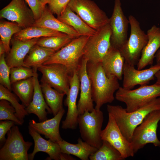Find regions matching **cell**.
<instances>
[{
  "label": "cell",
  "mask_w": 160,
  "mask_h": 160,
  "mask_svg": "<svg viewBox=\"0 0 160 160\" xmlns=\"http://www.w3.org/2000/svg\"><path fill=\"white\" fill-rule=\"evenodd\" d=\"M87 71L91 84L92 99L95 104V108L100 109L104 104L111 103L114 100V93L120 87L119 79L115 77L107 76L101 62H88Z\"/></svg>",
  "instance_id": "1"
},
{
  "label": "cell",
  "mask_w": 160,
  "mask_h": 160,
  "mask_svg": "<svg viewBox=\"0 0 160 160\" xmlns=\"http://www.w3.org/2000/svg\"><path fill=\"white\" fill-rule=\"evenodd\" d=\"M107 109L113 116L123 135L131 142L134 130L145 117L153 111L160 110V97L132 112H128L119 105H108Z\"/></svg>",
  "instance_id": "2"
},
{
  "label": "cell",
  "mask_w": 160,
  "mask_h": 160,
  "mask_svg": "<svg viewBox=\"0 0 160 160\" xmlns=\"http://www.w3.org/2000/svg\"><path fill=\"white\" fill-rule=\"evenodd\" d=\"M115 98L124 103L128 112L135 111L156 98L160 97V84L140 85L134 89L120 87L115 93Z\"/></svg>",
  "instance_id": "3"
},
{
  "label": "cell",
  "mask_w": 160,
  "mask_h": 160,
  "mask_svg": "<svg viewBox=\"0 0 160 160\" xmlns=\"http://www.w3.org/2000/svg\"><path fill=\"white\" fill-rule=\"evenodd\" d=\"M89 36H81L73 39L69 43L56 51L43 64L53 63L63 64L67 68L70 75L78 71L83 50Z\"/></svg>",
  "instance_id": "4"
},
{
  "label": "cell",
  "mask_w": 160,
  "mask_h": 160,
  "mask_svg": "<svg viewBox=\"0 0 160 160\" xmlns=\"http://www.w3.org/2000/svg\"><path fill=\"white\" fill-rule=\"evenodd\" d=\"M160 121V110H154L149 113L135 128L131 142L135 153L148 143L160 147V140L157 135Z\"/></svg>",
  "instance_id": "5"
},
{
  "label": "cell",
  "mask_w": 160,
  "mask_h": 160,
  "mask_svg": "<svg viewBox=\"0 0 160 160\" xmlns=\"http://www.w3.org/2000/svg\"><path fill=\"white\" fill-rule=\"evenodd\" d=\"M128 20L131 27L130 35L119 51L124 58L125 62L135 66L140 58L148 38L147 34L141 29L139 22L134 16L130 15Z\"/></svg>",
  "instance_id": "6"
},
{
  "label": "cell",
  "mask_w": 160,
  "mask_h": 160,
  "mask_svg": "<svg viewBox=\"0 0 160 160\" xmlns=\"http://www.w3.org/2000/svg\"><path fill=\"white\" fill-rule=\"evenodd\" d=\"M104 121L103 112L95 108L79 115L78 125L82 139L91 145L99 149L102 141L101 134Z\"/></svg>",
  "instance_id": "7"
},
{
  "label": "cell",
  "mask_w": 160,
  "mask_h": 160,
  "mask_svg": "<svg viewBox=\"0 0 160 160\" xmlns=\"http://www.w3.org/2000/svg\"><path fill=\"white\" fill-rule=\"evenodd\" d=\"M111 30L109 24L97 31L94 35L89 36L83 50V57L88 62H101L111 44Z\"/></svg>",
  "instance_id": "8"
},
{
  "label": "cell",
  "mask_w": 160,
  "mask_h": 160,
  "mask_svg": "<svg viewBox=\"0 0 160 160\" xmlns=\"http://www.w3.org/2000/svg\"><path fill=\"white\" fill-rule=\"evenodd\" d=\"M67 6L96 31L108 23L109 18L106 13L92 0H71Z\"/></svg>",
  "instance_id": "9"
},
{
  "label": "cell",
  "mask_w": 160,
  "mask_h": 160,
  "mask_svg": "<svg viewBox=\"0 0 160 160\" xmlns=\"http://www.w3.org/2000/svg\"><path fill=\"white\" fill-rule=\"evenodd\" d=\"M7 135V139L0 150V160H29L28 152L33 143L24 140L17 126H13Z\"/></svg>",
  "instance_id": "10"
},
{
  "label": "cell",
  "mask_w": 160,
  "mask_h": 160,
  "mask_svg": "<svg viewBox=\"0 0 160 160\" xmlns=\"http://www.w3.org/2000/svg\"><path fill=\"white\" fill-rule=\"evenodd\" d=\"M38 70L42 74L41 81L45 82L59 92L66 95L70 89V75L67 68L57 63L42 65Z\"/></svg>",
  "instance_id": "11"
},
{
  "label": "cell",
  "mask_w": 160,
  "mask_h": 160,
  "mask_svg": "<svg viewBox=\"0 0 160 160\" xmlns=\"http://www.w3.org/2000/svg\"><path fill=\"white\" fill-rule=\"evenodd\" d=\"M108 24L111 30V43L113 47L119 49L127 42L129 21L124 15L121 0H115L113 12Z\"/></svg>",
  "instance_id": "12"
},
{
  "label": "cell",
  "mask_w": 160,
  "mask_h": 160,
  "mask_svg": "<svg viewBox=\"0 0 160 160\" xmlns=\"http://www.w3.org/2000/svg\"><path fill=\"white\" fill-rule=\"evenodd\" d=\"M107 124L102 130L101 136L102 140L110 143L126 158L133 157L135 154L131 143L123 135L113 116L108 113Z\"/></svg>",
  "instance_id": "13"
},
{
  "label": "cell",
  "mask_w": 160,
  "mask_h": 160,
  "mask_svg": "<svg viewBox=\"0 0 160 160\" xmlns=\"http://www.w3.org/2000/svg\"><path fill=\"white\" fill-rule=\"evenodd\" d=\"M70 89L64 102L68 107L65 119L62 121V128L64 129H76L78 125L79 113L76 100L80 89V81L78 71L69 77Z\"/></svg>",
  "instance_id": "14"
},
{
  "label": "cell",
  "mask_w": 160,
  "mask_h": 160,
  "mask_svg": "<svg viewBox=\"0 0 160 160\" xmlns=\"http://www.w3.org/2000/svg\"><path fill=\"white\" fill-rule=\"evenodd\" d=\"M0 17L16 22L23 29L32 26L35 21L24 0H12L1 10Z\"/></svg>",
  "instance_id": "15"
},
{
  "label": "cell",
  "mask_w": 160,
  "mask_h": 160,
  "mask_svg": "<svg viewBox=\"0 0 160 160\" xmlns=\"http://www.w3.org/2000/svg\"><path fill=\"white\" fill-rule=\"evenodd\" d=\"M160 70V63H157L148 68L138 70L134 66L124 62L123 70L122 87L132 89L137 85H146L155 79V74Z\"/></svg>",
  "instance_id": "16"
},
{
  "label": "cell",
  "mask_w": 160,
  "mask_h": 160,
  "mask_svg": "<svg viewBox=\"0 0 160 160\" xmlns=\"http://www.w3.org/2000/svg\"><path fill=\"white\" fill-rule=\"evenodd\" d=\"M88 60L82 57L78 71L80 81V97L77 104L79 115L95 108L92 98L90 81L87 71Z\"/></svg>",
  "instance_id": "17"
},
{
  "label": "cell",
  "mask_w": 160,
  "mask_h": 160,
  "mask_svg": "<svg viewBox=\"0 0 160 160\" xmlns=\"http://www.w3.org/2000/svg\"><path fill=\"white\" fill-rule=\"evenodd\" d=\"M33 72L34 81V91L33 98L29 105L26 108L28 114L36 115L40 122L47 119L48 113H52L51 109L47 104L45 100L41 85L40 84L37 73V68H32Z\"/></svg>",
  "instance_id": "18"
},
{
  "label": "cell",
  "mask_w": 160,
  "mask_h": 160,
  "mask_svg": "<svg viewBox=\"0 0 160 160\" xmlns=\"http://www.w3.org/2000/svg\"><path fill=\"white\" fill-rule=\"evenodd\" d=\"M65 113L63 108L52 119L39 122L31 120L29 121V126L40 134L44 135L47 138L57 143L63 140L60 133L59 126Z\"/></svg>",
  "instance_id": "19"
},
{
  "label": "cell",
  "mask_w": 160,
  "mask_h": 160,
  "mask_svg": "<svg viewBox=\"0 0 160 160\" xmlns=\"http://www.w3.org/2000/svg\"><path fill=\"white\" fill-rule=\"evenodd\" d=\"M148 42L143 49L140 58L137 64V68L141 70L152 65L155 55L160 47V28L155 25L148 29L147 33Z\"/></svg>",
  "instance_id": "20"
},
{
  "label": "cell",
  "mask_w": 160,
  "mask_h": 160,
  "mask_svg": "<svg viewBox=\"0 0 160 160\" xmlns=\"http://www.w3.org/2000/svg\"><path fill=\"white\" fill-rule=\"evenodd\" d=\"M39 39L35 38L26 41H20L14 38L11 39L12 47L6 59L10 68L18 66L26 67L24 63L25 58Z\"/></svg>",
  "instance_id": "21"
},
{
  "label": "cell",
  "mask_w": 160,
  "mask_h": 160,
  "mask_svg": "<svg viewBox=\"0 0 160 160\" xmlns=\"http://www.w3.org/2000/svg\"><path fill=\"white\" fill-rule=\"evenodd\" d=\"M28 129L29 133L33 138L34 143L33 152L28 154L29 160H33L36 153L39 152H43L47 154L49 157L47 159L60 160L61 152L57 143L49 139L45 140L39 133L29 126Z\"/></svg>",
  "instance_id": "22"
},
{
  "label": "cell",
  "mask_w": 160,
  "mask_h": 160,
  "mask_svg": "<svg viewBox=\"0 0 160 160\" xmlns=\"http://www.w3.org/2000/svg\"><path fill=\"white\" fill-rule=\"evenodd\" d=\"M124 62V58L119 50L111 45L101 63L107 76L115 77L121 80L122 78Z\"/></svg>",
  "instance_id": "23"
},
{
  "label": "cell",
  "mask_w": 160,
  "mask_h": 160,
  "mask_svg": "<svg viewBox=\"0 0 160 160\" xmlns=\"http://www.w3.org/2000/svg\"><path fill=\"white\" fill-rule=\"evenodd\" d=\"M32 26L41 27L64 33L77 38L80 36L71 27L56 18L49 8L45 7L41 17Z\"/></svg>",
  "instance_id": "24"
},
{
  "label": "cell",
  "mask_w": 160,
  "mask_h": 160,
  "mask_svg": "<svg viewBox=\"0 0 160 160\" xmlns=\"http://www.w3.org/2000/svg\"><path fill=\"white\" fill-rule=\"evenodd\" d=\"M59 20L72 28L80 36H91L97 31L86 23L67 6L64 11L57 18Z\"/></svg>",
  "instance_id": "25"
},
{
  "label": "cell",
  "mask_w": 160,
  "mask_h": 160,
  "mask_svg": "<svg viewBox=\"0 0 160 160\" xmlns=\"http://www.w3.org/2000/svg\"><path fill=\"white\" fill-rule=\"evenodd\" d=\"M78 143L72 144L63 140L58 142L61 152L74 155L81 160H88L89 156L98 149L83 140L80 138Z\"/></svg>",
  "instance_id": "26"
},
{
  "label": "cell",
  "mask_w": 160,
  "mask_h": 160,
  "mask_svg": "<svg viewBox=\"0 0 160 160\" xmlns=\"http://www.w3.org/2000/svg\"><path fill=\"white\" fill-rule=\"evenodd\" d=\"M56 51L36 44L30 49L24 60L26 67L37 68L47 61Z\"/></svg>",
  "instance_id": "27"
},
{
  "label": "cell",
  "mask_w": 160,
  "mask_h": 160,
  "mask_svg": "<svg viewBox=\"0 0 160 160\" xmlns=\"http://www.w3.org/2000/svg\"><path fill=\"white\" fill-rule=\"evenodd\" d=\"M41 88L45 101L54 116L63 109L64 93L53 89L47 83L41 81Z\"/></svg>",
  "instance_id": "28"
},
{
  "label": "cell",
  "mask_w": 160,
  "mask_h": 160,
  "mask_svg": "<svg viewBox=\"0 0 160 160\" xmlns=\"http://www.w3.org/2000/svg\"><path fill=\"white\" fill-rule=\"evenodd\" d=\"M65 34L45 28L31 26L15 34L14 38L20 41H26L35 38L62 36Z\"/></svg>",
  "instance_id": "29"
},
{
  "label": "cell",
  "mask_w": 160,
  "mask_h": 160,
  "mask_svg": "<svg viewBox=\"0 0 160 160\" xmlns=\"http://www.w3.org/2000/svg\"><path fill=\"white\" fill-rule=\"evenodd\" d=\"M12 90L27 107L32 101L33 94L34 81L33 76L16 82L12 84Z\"/></svg>",
  "instance_id": "30"
},
{
  "label": "cell",
  "mask_w": 160,
  "mask_h": 160,
  "mask_svg": "<svg viewBox=\"0 0 160 160\" xmlns=\"http://www.w3.org/2000/svg\"><path fill=\"white\" fill-rule=\"evenodd\" d=\"M90 160H123L121 153L108 142L103 140L100 147L89 156Z\"/></svg>",
  "instance_id": "31"
},
{
  "label": "cell",
  "mask_w": 160,
  "mask_h": 160,
  "mask_svg": "<svg viewBox=\"0 0 160 160\" xmlns=\"http://www.w3.org/2000/svg\"><path fill=\"white\" fill-rule=\"evenodd\" d=\"M75 38L73 36L66 34L62 36L41 37L39 38L36 44L56 52Z\"/></svg>",
  "instance_id": "32"
},
{
  "label": "cell",
  "mask_w": 160,
  "mask_h": 160,
  "mask_svg": "<svg viewBox=\"0 0 160 160\" xmlns=\"http://www.w3.org/2000/svg\"><path fill=\"white\" fill-rule=\"evenodd\" d=\"M18 97L16 95L0 84V100L4 99L8 101L15 109L16 116L23 123L24 119L28 114L26 110L25 107L23 104L19 103Z\"/></svg>",
  "instance_id": "33"
},
{
  "label": "cell",
  "mask_w": 160,
  "mask_h": 160,
  "mask_svg": "<svg viewBox=\"0 0 160 160\" xmlns=\"http://www.w3.org/2000/svg\"><path fill=\"white\" fill-rule=\"evenodd\" d=\"M22 29L17 23L7 21H0V41L4 45L7 55L11 49L10 44L12 36Z\"/></svg>",
  "instance_id": "34"
},
{
  "label": "cell",
  "mask_w": 160,
  "mask_h": 160,
  "mask_svg": "<svg viewBox=\"0 0 160 160\" xmlns=\"http://www.w3.org/2000/svg\"><path fill=\"white\" fill-rule=\"evenodd\" d=\"M15 110L7 100L2 99L0 101V120H10L15 124L22 125L23 123L16 116Z\"/></svg>",
  "instance_id": "35"
},
{
  "label": "cell",
  "mask_w": 160,
  "mask_h": 160,
  "mask_svg": "<svg viewBox=\"0 0 160 160\" xmlns=\"http://www.w3.org/2000/svg\"><path fill=\"white\" fill-rule=\"evenodd\" d=\"M34 72L33 68L23 66L15 67L10 69V81L13 83L33 77Z\"/></svg>",
  "instance_id": "36"
},
{
  "label": "cell",
  "mask_w": 160,
  "mask_h": 160,
  "mask_svg": "<svg viewBox=\"0 0 160 160\" xmlns=\"http://www.w3.org/2000/svg\"><path fill=\"white\" fill-rule=\"evenodd\" d=\"M5 54L0 56V83L10 91L12 90L10 81V68L7 63Z\"/></svg>",
  "instance_id": "37"
},
{
  "label": "cell",
  "mask_w": 160,
  "mask_h": 160,
  "mask_svg": "<svg viewBox=\"0 0 160 160\" xmlns=\"http://www.w3.org/2000/svg\"><path fill=\"white\" fill-rule=\"evenodd\" d=\"M71 0H52L49 4V8L53 14L60 15L64 11Z\"/></svg>",
  "instance_id": "38"
},
{
  "label": "cell",
  "mask_w": 160,
  "mask_h": 160,
  "mask_svg": "<svg viewBox=\"0 0 160 160\" xmlns=\"http://www.w3.org/2000/svg\"><path fill=\"white\" fill-rule=\"evenodd\" d=\"M32 11L35 20L41 16L45 7L38 0H24Z\"/></svg>",
  "instance_id": "39"
},
{
  "label": "cell",
  "mask_w": 160,
  "mask_h": 160,
  "mask_svg": "<svg viewBox=\"0 0 160 160\" xmlns=\"http://www.w3.org/2000/svg\"><path fill=\"white\" fill-rule=\"evenodd\" d=\"M15 122L10 120H1L0 122V143L2 145L5 142V135L8 131L14 125Z\"/></svg>",
  "instance_id": "40"
},
{
  "label": "cell",
  "mask_w": 160,
  "mask_h": 160,
  "mask_svg": "<svg viewBox=\"0 0 160 160\" xmlns=\"http://www.w3.org/2000/svg\"><path fill=\"white\" fill-rule=\"evenodd\" d=\"M76 159L73 157L70 156V155L66 153L61 152L60 155V160H75Z\"/></svg>",
  "instance_id": "41"
},
{
  "label": "cell",
  "mask_w": 160,
  "mask_h": 160,
  "mask_svg": "<svg viewBox=\"0 0 160 160\" xmlns=\"http://www.w3.org/2000/svg\"><path fill=\"white\" fill-rule=\"evenodd\" d=\"M6 50L3 43L0 41V56L2 55L5 54Z\"/></svg>",
  "instance_id": "42"
},
{
  "label": "cell",
  "mask_w": 160,
  "mask_h": 160,
  "mask_svg": "<svg viewBox=\"0 0 160 160\" xmlns=\"http://www.w3.org/2000/svg\"><path fill=\"white\" fill-rule=\"evenodd\" d=\"M155 57L157 63H160V49L156 52L155 55Z\"/></svg>",
  "instance_id": "43"
},
{
  "label": "cell",
  "mask_w": 160,
  "mask_h": 160,
  "mask_svg": "<svg viewBox=\"0 0 160 160\" xmlns=\"http://www.w3.org/2000/svg\"><path fill=\"white\" fill-rule=\"evenodd\" d=\"M155 76L157 79L156 83L160 84V70L159 71L155 74Z\"/></svg>",
  "instance_id": "44"
},
{
  "label": "cell",
  "mask_w": 160,
  "mask_h": 160,
  "mask_svg": "<svg viewBox=\"0 0 160 160\" xmlns=\"http://www.w3.org/2000/svg\"><path fill=\"white\" fill-rule=\"evenodd\" d=\"M45 7L47 4H49L52 0H38Z\"/></svg>",
  "instance_id": "45"
}]
</instances>
